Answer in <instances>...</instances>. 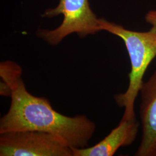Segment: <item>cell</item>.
Segmentation results:
<instances>
[{
    "instance_id": "4",
    "label": "cell",
    "mask_w": 156,
    "mask_h": 156,
    "mask_svg": "<svg viewBox=\"0 0 156 156\" xmlns=\"http://www.w3.org/2000/svg\"><path fill=\"white\" fill-rule=\"evenodd\" d=\"M1 156H73V149L60 137L37 131L0 134Z\"/></svg>"
},
{
    "instance_id": "7",
    "label": "cell",
    "mask_w": 156,
    "mask_h": 156,
    "mask_svg": "<svg viewBox=\"0 0 156 156\" xmlns=\"http://www.w3.org/2000/svg\"><path fill=\"white\" fill-rule=\"evenodd\" d=\"M145 20L151 27H156V11L151 10L148 12L145 16Z\"/></svg>"
},
{
    "instance_id": "6",
    "label": "cell",
    "mask_w": 156,
    "mask_h": 156,
    "mask_svg": "<svg viewBox=\"0 0 156 156\" xmlns=\"http://www.w3.org/2000/svg\"><path fill=\"white\" fill-rule=\"evenodd\" d=\"M140 123L135 120H123L106 137L91 147L73 149V156H112L119 149L131 145L138 134Z\"/></svg>"
},
{
    "instance_id": "1",
    "label": "cell",
    "mask_w": 156,
    "mask_h": 156,
    "mask_svg": "<svg viewBox=\"0 0 156 156\" xmlns=\"http://www.w3.org/2000/svg\"><path fill=\"white\" fill-rule=\"evenodd\" d=\"M0 70L1 94L11 97L9 109L0 120V134L37 131L60 137L72 149L88 147L95 131L94 122L83 115H63L46 98L29 93L22 79V68L16 63L1 62Z\"/></svg>"
},
{
    "instance_id": "5",
    "label": "cell",
    "mask_w": 156,
    "mask_h": 156,
    "mask_svg": "<svg viewBox=\"0 0 156 156\" xmlns=\"http://www.w3.org/2000/svg\"><path fill=\"white\" fill-rule=\"evenodd\" d=\"M142 135L136 156H156V69L140 90Z\"/></svg>"
},
{
    "instance_id": "2",
    "label": "cell",
    "mask_w": 156,
    "mask_h": 156,
    "mask_svg": "<svg viewBox=\"0 0 156 156\" xmlns=\"http://www.w3.org/2000/svg\"><path fill=\"white\" fill-rule=\"evenodd\" d=\"M100 23L101 30L119 37L126 45L131 62L129 83L124 93L115 95V100L119 106L124 108L123 120H135V100L144 82L145 73L156 57V27L140 32L127 30L104 19H100Z\"/></svg>"
},
{
    "instance_id": "3",
    "label": "cell",
    "mask_w": 156,
    "mask_h": 156,
    "mask_svg": "<svg viewBox=\"0 0 156 156\" xmlns=\"http://www.w3.org/2000/svg\"><path fill=\"white\" fill-rule=\"evenodd\" d=\"M62 15L61 25L53 30L38 29L37 35L49 44L56 45L69 34H78L80 38L101 30L100 19L91 11L89 0H60L57 7L48 9L42 17L51 18Z\"/></svg>"
}]
</instances>
